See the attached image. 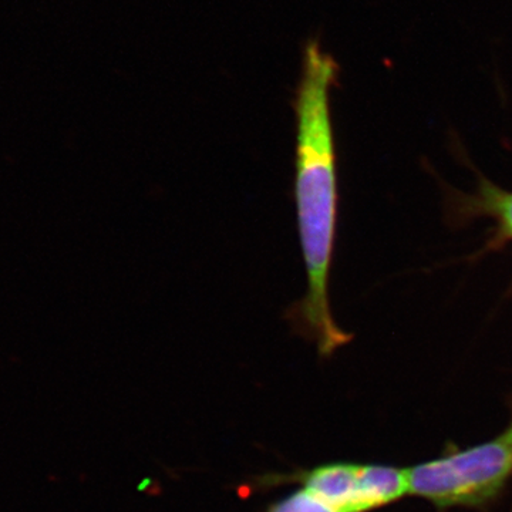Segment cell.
<instances>
[{"label": "cell", "instance_id": "6da1fadb", "mask_svg": "<svg viewBox=\"0 0 512 512\" xmlns=\"http://www.w3.org/2000/svg\"><path fill=\"white\" fill-rule=\"evenodd\" d=\"M338 73L335 59L323 52L318 43H308L303 55L301 82L293 101L296 218L308 291L286 311V319L296 333L315 342L323 356L332 355L352 339L336 325L329 302L338 208L330 90Z\"/></svg>", "mask_w": 512, "mask_h": 512}, {"label": "cell", "instance_id": "7a4b0ae2", "mask_svg": "<svg viewBox=\"0 0 512 512\" xmlns=\"http://www.w3.org/2000/svg\"><path fill=\"white\" fill-rule=\"evenodd\" d=\"M512 476V423L487 443L409 468L410 494L439 508L483 507Z\"/></svg>", "mask_w": 512, "mask_h": 512}, {"label": "cell", "instance_id": "3957f363", "mask_svg": "<svg viewBox=\"0 0 512 512\" xmlns=\"http://www.w3.org/2000/svg\"><path fill=\"white\" fill-rule=\"evenodd\" d=\"M288 481L318 497L336 512H370L363 483V464L330 463L301 471Z\"/></svg>", "mask_w": 512, "mask_h": 512}, {"label": "cell", "instance_id": "277c9868", "mask_svg": "<svg viewBox=\"0 0 512 512\" xmlns=\"http://www.w3.org/2000/svg\"><path fill=\"white\" fill-rule=\"evenodd\" d=\"M268 512H336L329 505L320 501L308 490L301 487L299 490L286 495L278 503L272 504Z\"/></svg>", "mask_w": 512, "mask_h": 512}, {"label": "cell", "instance_id": "5b68a950", "mask_svg": "<svg viewBox=\"0 0 512 512\" xmlns=\"http://www.w3.org/2000/svg\"><path fill=\"white\" fill-rule=\"evenodd\" d=\"M503 222L505 232L512 238V194L505 200L503 208Z\"/></svg>", "mask_w": 512, "mask_h": 512}]
</instances>
